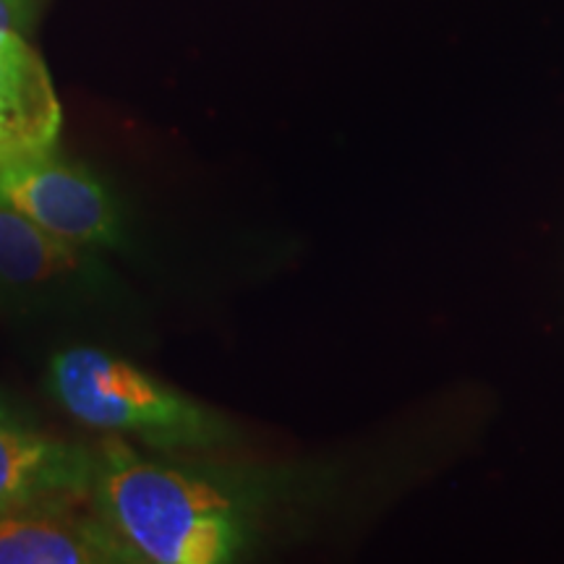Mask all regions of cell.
<instances>
[{
  "instance_id": "cell-1",
  "label": "cell",
  "mask_w": 564,
  "mask_h": 564,
  "mask_svg": "<svg viewBox=\"0 0 564 564\" xmlns=\"http://www.w3.org/2000/svg\"><path fill=\"white\" fill-rule=\"evenodd\" d=\"M259 491L147 460L110 434L95 453L89 502L141 562L220 564L249 544Z\"/></svg>"
},
{
  "instance_id": "cell-3",
  "label": "cell",
  "mask_w": 564,
  "mask_h": 564,
  "mask_svg": "<svg viewBox=\"0 0 564 564\" xmlns=\"http://www.w3.org/2000/svg\"><path fill=\"white\" fill-rule=\"evenodd\" d=\"M0 209L87 251L121 243V215L108 188L58 150L0 165Z\"/></svg>"
},
{
  "instance_id": "cell-6",
  "label": "cell",
  "mask_w": 564,
  "mask_h": 564,
  "mask_svg": "<svg viewBox=\"0 0 564 564\" xmlns=\"http://www.w3.org/2000/svg\"><path fill=\"white\" fill-rule=\"evenodd\" d=\"M74 505L37 507L0 518V564H121L141 562L105 520Z\"/></svg>"
},
{
  "instance_id": "cell-7",
  "label": "cell",
  "mask_w": 564,
  "mask_h": 564,
  "mask_svg": "<svg viewBox=\"0 0 564 564\" xmlns=\"http://www.w3.org/2000/svg\"><path fill=\"white\" fill-rule=\"evenodd\" d=\"M91 262L87 249L42 230L19 212L0 209V295L37 299L82 282Z\"/></svg>"
},
{
  "instance_id": "cell-4",
  "label": "cell",
  "mask_w": 564,
  "mask_h": 564,
  "mask_svg": "<svg viewBox=\"0 0 564 564\" xmlns=\"http://www.w3.org/2000/svg\"><path fill=\"white\" fill-rule=\"evenodd\" d=\"M63 112L51 70L21 32L0 30V165L58 150Z\"/></svg>"
},
{
  "instance_id": "cell-2",
  "label": "cell",
  "mask_w": 564,
  "mask_h": 564,
  "mask_svg": "<svg viewBox=\"0 0 564 564\" xmlns=\"http://www.w3.org/2000/svg\"><path fill=\"white\" fill-rule=\"evenodd\" d=\"M47 384L63 411L100 432L133 436L154 449H209L230 426L196 400L97 348L55 352Z\"/></svg>"
},
{
  "instance_id": "cell-5",
  "label": "cell",
  "mask_w": 564,
  "mask_h": 564,
  "mask_svg": "<svg viewBox=\"0 0 564 564\" xmlns=\"http://www.w3.org/2000/svg\"><path fill=\"white\" fill-rule=\"evenodd\" d=\"M95 453L0 421V518L89 499Z\"/></svg>"
}]
</instances>
